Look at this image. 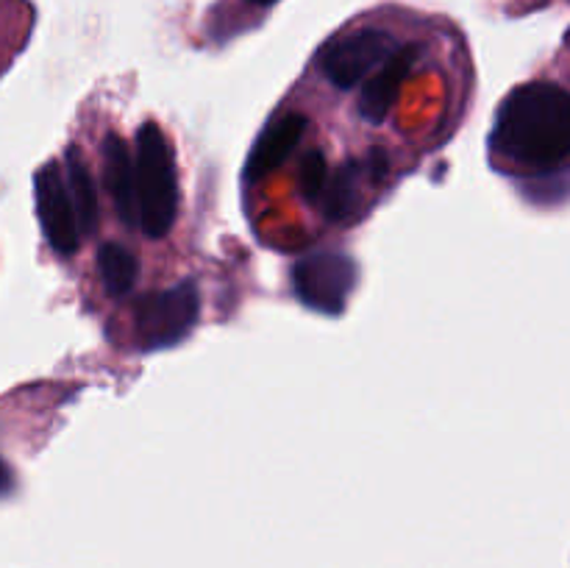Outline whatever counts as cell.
<instances>
[{"mask_svg": "<svg viewBox=\"0 0 570 568\" xmlns=\"http://www.w3.org/2000/svg\"><path fill=\"white\" fill-rule=\"evenodd\" d=\"M371 182L367 176L365 165L362 159H351L345 165H340L337 170L328 176L326 189H323L321 200H317V209L326 221L340 223V221H348L351 215H356V204L362 198V184Z\"/></svg>", "mask_w": 570, "mask_h": 568, "instance_id": "30bf717a", "label": "cell"}, {"mask_svg": "<svg viewBox=\"0 0 570 568\" xmlns=\"http://www.w3.org/2000/svg\"><path fill=\"white\" fill-rule=\"evenodd\" d=\"M317 262H321L323 276H317V271L309 262L295 267V290H298L301 298L309 306H315V310L337 312L340 306H343L345 293L351 290V278H354L351 262L337 259V256H317Z\"/></svg>", "mask_w": 570, "mask_h": 568, "instance_id": "52a82bcc", "label": "cell"}, {"mask_svg": "<svg viewBox=\"0 0 570 568\" xmlns=\"http://www.w3.org/2000/svg\"><path fill=\"white\" fill-rule=\"evenodd\" d=\"M248 3H250V6H265V9H267V6L278 3V0H248Z\"/></svg>", "mask_w": 570, "mask_h": 568, "instance_id": "4fadbf2b", "label": "cell"}, {"mask_svg": "<svg viewBox=\"0 0 570 568\" xmlns=\"http://www.w3.org/2000/svg\"><path fill=\"white\" fill-rule=\"evenodd\" d=\"M417 59H421V45L404 42L367 81H362L360 98H356L360 117H365L367 123H382L399 98L401 84L415 70Z\"/></svg>", "mask_w": 570, "mask_h": 568, "instance_id": "8992f818", "label": "cell"}, {"mask_svg": "<svg viewBox=\"0 0 570 568\" xmlns=\"http://www.w3.org/2000/svg\"><path fill=\"white\" fill-rule=\"evenodd\" d=\"M37 209L42 221L45 237L53 245L56 254L70 256L81 245V223H78L76 204H72L70 187H67L61 161H48L37 173Z\"/></svg>", "mask_w": 570, "mask_h": 568, "instance_id": "5b68a950", "label": "cell"}, {"mask_svg": "<svg viewBox=\"0 0 570 568\" xmlns=\"http://www.w3.org/2000/svg\"><path fill=\"white\" fill-rule=\"evenodd\" d=\"M3 65H6V61H3V56H0V70H3Z\"/></svg>", "mask_w": 570, "mask_h": 568, "instance_id": "5bb4252c", "label": "cell"}, {"mask_svg": "<svg viewBox=\"0 0 570 568\" xmlns=\"http://www.w3.org/2000/svg\"><path fill=\"white\" fill-rule=\"evenodd\" d=\"M104 184L115 212L122 223H137V195H134V161L128 145L117 134H106L104 143Z\"/></svg>", "mask_w": 570, "mask_h": 568, "instance_id": "9c48e42d", "label": "cell"}, {"mask_svg": "<svg viewBox=\"0 0 570 568\" xmlns=\"http://www.w3.org/2000/svg\"><path fill=\"white\" fill-rule=\"evenodd\" d=\"M401 45L404 42L390 28L376 26V22H362V26H348L334 33L317 50L315 61L328 84H334L337 89H351L367 81Z\"/></svg>", "mask_w": 570, "mask_h": 568, "instance_id": "3957f363", "label": "cell"}, {"mask_svg": "<svg viewBox=\"0 0 570 568\" xmlns=\"http://www.w3.org/2000/svg\"><path fill=\"white\" fill-rule=\"evenodd\" d=\"M493 161L501 156L523 170H554L570 159V92L560 84L529 81L499 106L490 134Z\"/></svg>", "mask_w": 570, "mask_h": 568, "instance_id": "6da1fadb", "label": "cell"}, {"mask_svg": "<svg viewBox=\"0 0 570 568\" xmlns=\"http://www.w3.org/2000/svg\"><path fill=\"white\" fill-rule=\"evenodd\" d=\"M306 131L304 115H295V111H284L276 115L267 128L262 131V137L256 139L254 150L248 156V165H245V182H256L265 173H271L273 167L282 165L289 154L295 150V145L301 143Z\"/></svg>", "mask_w": 570, "mask_h": 568, "instance_id": "ba28073f", "label": "cell"}, {"mask_svg": "<svg viewBox=\"0 0 570 568\" xmlns=\"http://www.w3.org/2000/svg\"><path fill=\"white\" fill-rule=\"evenodd\" d=\"M328 176H332V170H328L326 156H323L321 150H309V154L304 156V161H301V170H298L301 193H304L312 204H317L323 189H326Z\"/></svg>", "mask_w": 570, "mask_h": 568, "instance_id": "7c38bea8", "label": "cell"}, {"mask_svg": "<svg viewBox=\"0 0 570 568\" xmlns=\"http://www.w3.org/2000/svg\"><path fill=\"white\" fill-rule=\"evenodd\" d=\"M198 306L200 298L193 282L145 293L131 312V329L139 349L156 351L178 343L198 321Z\"/></svg>", "mask_w": 570, "mask_h": 568, "instance_id": "277c9868", "label": "cell"}, {"mask_svg": "<svg viewBox=\"0 0 570 568\" xmlns=\"http://www.w3.org/2000/svg\"><path fill=\"white\" fill-rule=\"evenodd\" d=\"M98 276L109 298H122L139 278V265L131 251L120 243H106L98 251Z\"/></svg>", "mask_w": 570, "mask_h": 568, "instance_id": "8fae6325", "label": "cell"}, {"mask_svg": "<svg viewBox=\"0 0 570 568\" xmlns=\"http://www.w3.org/2000/svg\"><path fill=\"white\" fill-rule=\"evenodd\" d=\"M134 195H137V226L142 228L145 237H165L176 221L178 178L170 143L156 123H145L137 131Z\"/></svg>", "mask_w": 570, "mask_h": 568, "instance_id": "7a4b0ae2", "label": "cell"}]
</instances>
